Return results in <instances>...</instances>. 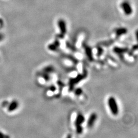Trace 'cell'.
Here are the masks:
<instances>
[{
    "instance_id": "obj_15",
    "label": "cell",
    "mask_w": 138,
    "mask_h": 138,
    "mask_svg": "<svg viewBox=\"0 0 138 138\" xmlns=\"http://www.w3.org/2000/svg\"><path fill=\"white\" fill-rule=\"evenodd\" d=\"M103 53V49L101 47H99L97 49V56L99 57L101 55H102Z\"/></svg>"
},
{
    "instance_id": "obj_6",
    "label": "cell",
    "mask_w": 138,
    "mask_h": 138,
    "mask_svg": "<svg viewBox=\"0 0 138 138\" xmlns=\"http://www.w3.org/2000/svg\"><path fill=\"white\" fill-rule=\"evenodd\" d=\"M85 120V117L83 116V115H82L81 113L78 114L76 118L75 119V126L77 127V126H82V124L84 123Z\"/></svg>"
},
{
    "instance_id": "obj_2",
    "label": "cell",
    "mask_w": 138,
    "mask_h": 138,
    "mask_svg": "<svg viewBox=\"0 0 138 138\" xmlns=\"http://www.w3.org/2000/svg\"><path fill=\"white\" fill-rule=\"evenodd\" d=\"M57 25L60 31V33L58 36L60 38H63L67 32L66 22L63 19H59L58 21Z\"/></svg>"
},
{
    "instance_id": "obj_10",
    "label": "cell",
    "mask_w": 138,
    "mask_h": 138,
    "mask_svg": "<svg viewBox=\"0 0 138 138\" xmlns=\"http://www.w3.org/2000/svg\"><path fill=\"white\" fill-rule=\"evenodd\" d=\"M127 32V29L126 28H119L116 30L115 31V34L117 37L119 38L121 36L125 35Z\"/></svg>"
},
{
    "instance_id": "obj_11",
    "label": "cell",
    "mask_w": 138,
    "mask_h": 138,
    "mask_svg": "<svg viewBox=\"0 0 138 138\" xmlns=\"http://www.w3.org/2000/svg\"><path fill=\"white\" fill-rule=\"evenodd\" d=\"M128 49L127 48H121L118 47H116L114 48L113 51L114 53L118 54H122L128 52Z\"/></svg>"
},
{
    "instance_id": "obj_4",
    "label": "cell",
    "mask_w": 138,
    "mask_h": 138,
    "mask_svg": "<svg viewBox=\"0 0 138 138\" xmlns=\"http://www.w3.org/2000/svg\"><path fill=\"white\" fill-rule=\"evenodd\" d=\"M87 74V72L85 70L84 72H83V74L79 75L76 77H75L74 78H72V79H71L70 81V85H69V86H70V88H69V90H73V88L75 86V85L76 84H77L78 83H79L82 79H83L86 77Z\"/></svg>"
},
{
    "instance_id": "obj_1",
    "label": "cell",
    "mask_w": 138,
    "mask_h": 138,
    "mask_svg": "<svg viewBox=\"0 0 138 138\" xmlns=\"http://www.w3.org/2000/svg\"><path fill=\"white\" fill-rule=\"evenodd\" d=\"M108 105L111 114L115 116L119 113V108L117 100L114 97H110L108 99Z\"/></svg>"
},
{
    "instance_id": "obj_12",
    "label": "cell",
    "mask_w": 138,
    "mask_h": 138,
    "mask_svg": "<svg viewBox=\"0 0 138 138\" xmlns=\"http://www.w3.org/2000/svg\"><path fill=\"white\" fill-rule=\"evenodd\" d=\"M54 68L51 66H47L46 67H45L44 69V73H50L51 72H53L54 71Z\"/></svg>"
},
{
    "instance_id": "obj_13",
    "label": "cell",
    "mask_w": 138,
    "mask_h": 138,
    "mask_svg": "<svg viewBox=\"0 0 138 138\" xmlns=\"http://www.w3.org/2000/svg\"><path fill=\"white\" fill-rule=\"evenodd\" d=\"M42 77L46 81H49L50 80V79H51V77H50V76L49 74L46 73H44V72L43 73V74L42 75Z\"/></svg>"
},
{
    "instance_id": "obj_19",
    "label": "cell",
    "mask_w": 138,
    "mask_h": 138,
    "mask_svg": "<svg viewBox=\"0 0 138 138\" xmlns=\"http://www.w3.org/2000/svg\"><path fill=\"white\" fill-rule=\"evenodd\" d=\"M3 39H4V36H3V35H2V34H0V41H2Z\"/></svg>"
},
{
    "instance_id": "obj_18",
    "label": "cell",
    "mask_w": 138,
    "mask_h": 138,
    "mask_svg": "<svg viewBox=\"0 0 138 138\" xmlns=\"http://www.w3.org/2000/svg\"><path fill=\"white\" fill-rule=\"evenodd\" d=\"M5 137H8V136H5L2 132H0V138H4Z\"/></svg>"
},
{
    "instance_id": "obj_14",
    "label": "cell",
    "mask_w": 138,
    "mask_h": 138,
    "mask_svg": "<svg viewBox=\"0 0 138 138\" xmlns=\"http://www.w3.org/2000/svg\"><path fill=\"white\" fill-rule=\"evenodd\" d=\"M83 93V91L82 90V89L81 88H77L75 90V92H74V94L76 96H79L80 95H82Z\"/></svg>"
},
{
    "instance_id": "obj_7",
    "label": "cell",
    "mask_w": 138,
    "mask_h": 138,
    "mask_svg": "<svg viewBox=\"0 0 138 138\" xmlns=\"http://www.w3.org/2000/svg\"><path fill=\"white\" fill-rule=\"evenodd\" d=\"M60 44L58 40H55V41L52 44H49L48 46V49L51 51H55L60 47Z\"/></svg>"
},
{
    "instance_id": "obj_8",
    "label": "cell",
    "mask_w": 138,
    "mask_h": 138,
    "mask_svg": "<svg viewBox=\"0 0 138 138\" xmlns=\"http://www.w3.org/2000/svg\"><path fill=\"white\" fill-rule=\"evenodd\" d=\"M84 50L85 52V54L87 55V57H88L89 61H94L93 51L91 48L90 47H89L88 46L85 45L84 46Z\"/></svg>"
},
{
    "instance_id": "obj_9",
    "label": "cell",
    "mask_w": 138,
    "mask_h": 138,
    "mask_svg": "<svg viewBox=\"0 0 138 138\" xmlns=\"http://www.w3.org/2000/svg\"><path fill=\"white\" fill-rule=\"evenodd\" d=\"M19 107V102L16 100L12 101L8 106L7 110L9 112H12L16 110Z\"/></svg>"
},
{
    "instance_id": "obj_16",
    "label": "cell",
    "mask_w": 138,
    "mask_h": 138,
    "mask_svg": "<svg viewBox=\"0 0 138 138\" xmlns=\"http://www.w3.org/2000/svg\"><path fill=\"white\" fill-rule=\"evenodd\" d=\"M49 90H50L51 92H54L56 91V87H55L54 85H52V86H51V87L50 88Z\"/></svg>"
},
{
    "instance_id": "obj_17",
    "label": "cell",
    "mask_w": 138,
    "mask_h": 138,
    "mask_svg": "<svg viewBox=\"0 0 138 138\" xmlns=\"http://www.w3.org/2000/svg\"><path fill=\"white\" fill-rule=\"evenodd\" d=\"M9 105V103L6 101H3V102L2 103V106L3 107H7Z\"/></svg>"
},
{
    "instance_id": "obj_5",
    "label": "cell",
    "mask_w": 138,
    "mask_h": 138,
    "mask_svg": "<svg viewBox=\"0 0 138 138\" xmlns=\"http://www.w3.org/2000/svg\"><path fill=\"white\" fill-rule=\"evenodd\" d=\"M97 119V115L95 113H92L90 115V116L89 117V118L87 122V126L88 128H92L94 126Z\"/></svg>"
},
{
    "instance_id": "obj_3",
    "label": "cell",
    "mask_w": 138,
    "mask_h": 138,
    "mask_svg": "<svg viewBox=\"0 0 138 138\" xmlns=\"http://www.w3.org/2000/svg\"><path fill=\"white\" fill-rule=\"evenodd\" d=\"M120 7L123 10L124 14L126 15H130L133 12L132 6L127 1H123L120 4Z\"/></svg>"
}]
</instances>
